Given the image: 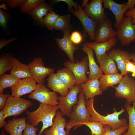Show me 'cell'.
Returning a JSON list of instances; mask_svg holds the SVG:
<instances>
[{
  "label": "cell",
  "mask_w": 135,
  "mask_h": 135,
  "mask_svg": "<svg viewBox=\"0 0 135 135\" xmlns=\"http://www.w3.org/2000/svg\"><path fill=\"white\" fill-rule=\"evenodd\" d=\"M37 85L32 77L20 79L11 88V95L20 98L24 94H31L35 89Z\"/></svg>",
  "instance_id": "obj_13"
},
{
  "label": "cell",
  "mask_w": 135,
  "mask_h": 135,
  "mask_svg": "<svg viewBox=\"0 0 135 135\" xmlns=\"http://www.w3.org/2000/svg\"><path fill=\"white\" fill-rule=\"evenodd\" d=\"M11 17L9 13L5 12L2 9H0V26L5 33L8 35L10 33L8 24Z\"/></svg>",
  "instance_id": "obj_36"
},
{
  "label": "cell",
  "mask_w": 135,
  "mask_h": 135,
  "mask_svg": "<svg viewBox=\"0 0 135 135\" xmlns=\"http://www.w3.org/2000/svg\"><path fill=\"white\" fill-rule=\"evenodd\" d=\"M26 124L22 135H36V132L38 130V128L27 122Z\"/></svg>",
  "instance_id": "obj_39"
},
{
  "label": "cell",
  "mask_w": 135,
  "mask_h": 135,
  "mask_svg": "<svg viewBox=\"0 0 135 135\" xmlns=\"http://www.w3.org/2000/svg\"><path fill=\"white\" fill-rule=\"evenodd\" d=\"M14 76L4 74L0 76V93H3L4 90L8 87L11 88L20 80Z\"/></svg>",
  "instance_id": "obj_31"
},
{
  "label": "cell",
  "mask_w": 135,
  "mask_h": 135,
  "mask_svg": "<svg viewBox=\"0 0 135 135\" xmlns=\"http://www.w3.org/2000/svg\"><path fill=\"white\" fill-rule=\"evenodd\" d=\"M131 54L132 59L135 64V53L134 52H132L131 53Z\"/></svg>",
  "instance_id": "obj_50"
},
{
  "label": "cell",
  "mask_w": 135,
  "mask_h": 135,
  "mask_svg": "<svg viewBox=\"0 0 135 135\" xmlns=\"http://www.w3.org/2000/svg\"><path fill=\"white\" fill-rule=\"evenodd\" d=\"M126 132H125L124 133H123L121 135H126Z\"/></svg>",
  "instance_id": "obj_53"
},
{
  "label": "cell",
  "mask_w": 135,
  "mask_h": 135,
  "mask_svg": "<svg viewBox=\"0 0 135 135\" xmlns=\"http://www.w3.org/2000/svg\"><path fill=\"white\" fill-rule=\"evenodd\" d=\"M53 8L52 6L45 2L40 4L28 14L34 20L36 24L43 26L44 25V18L48 12L52 10Z\"/></svg>",
  "instance_id": "obj_25"
},
{
  "label": "cell",
  "mask_w": 135,
  "mask_h": 135,
  "mask_svg": "<svg viewBox=\"0 0 135 135\" xmlns=\"http://www.w3.org/2000/svg\"><path fill=\"white\" fill-rule=\"evenodd\" d=\"M108 55L116 62L118 68L122 75L128 74L126 70V64L128 60L132 59L131 54L119 49H113L108 53Z\"/></svg>",
  "instance_id": "obj_17"
},
{
  "label": "cell",
  "mask_w": 135,
  "mask_h": 135,
  "mask_svg": "<svg viewBox=\"0 0 135 135\" xmlns=\"http://www.w3.org/2000/svg\"><path fill=\"white\" fill-rule=\"evenodd\" d=\"M33 104L30 100L11 95L2 110L5 118L10 116H16L21 114Z\"/></svg>",
  "instance_id": "obj_4"
},
{
  "label": "cell",
  "mask_w": 135,
  "mask_h": 135,
  "mask_svg": "<svg viewBox=\"0 0 135 135\" xmlns=\"http://www.w3.org/2000/svg\"><path fill=\"white\" fill-rule=\"evenodd\" d=\"M124 14L126 16H129L132 18V23L135 24V7L132 10H127Z\"/></svg>",
  "instance_id": "obj_44"
},
{
  "label": "cell",
  "mask_w": 135,
  "mask_h": 135,
  "mask_svg": "<svg viewBox=\"0 0 135 135\" xmlns=\"http://www.w3.org/2000/svg\"><path fill=\"white\" fill-rule=\"evenodd\" d=\"M46 2L44 0H26L19 7V10L22 13L28 14L42 3Z\"/></svg>",
  "instance_id": "obj_34"
},
{
  "label": "cell",
  "mask_w": 135,
  "mask_h": 135,
  "mask_svg": "<svg viewBox=\"0 0 135 135\" xmlns=\"http://www.w3.org/2000/svg\"><path fill=\"white\" fill-rule=\"evenodd\" d=\"M56 74L61 81L70 90L76 84V79L72 72L65 68L57 71Z\"/></svg>",
  "instance_id": "obj_28"
},
{
  "label": "cell",
  "mask_w": 135,
  "mask_h": 135,
  "mask_svg": "<svg viewBox=\"0 0 135 135\" xmlns=\"http://www.w3.org/2000/svg\"><path fill=\"white\" fill-rule=\"evenodd\" d=\"M63 32L64 34L63 38H60L55 37L56 41L59 48L66 53L70 61L73 63H75L74 54L78 48L70 40L71 32Z\"/></svg>",
  "instance_id": "obj_19"
},
{
  "label": "cell",
  "mask_w": 135,
  "mask_h": 135,
  "mask_svg": "<svg viewBox=\"0 0 135 135\" xmlns=\"http://www.w3.org/2000/svg\"><path fill=\"white\" fill-rule=\"evenodd\" d=\"M70 14L60 15L54 24V29L60 30L63 32H71L72 30V26L70 21Z\"/></svg>",
  "instance_id": "obj_30"
},
{
  "label": "cell",
  "mask_w": 135,
  "mask_h": 135,
  "mask_svg": "<svg viewBox=\"0 0 135 135\" xmlns=\"http://www.w3.org/2000/svg\"><path fill=\"white\" fill-rule=\"evenodd\" d=\"M132 106L126 103L124 107L128 116V126L126 135H135V101L132 103Z\"/></svg>",
  "instance_id": "obj_29"
},
{
  "label": "cell",
  "mask_w": 135,
  "mask_h": 135,
  "mask_svg": "<svg viewBox=\"0 0 135 135\" xmlns=\"http://www.w3.org/2000/svg\"><path fill=\"white\" fill-rule=\"evenodd\" d=\"M117 39L115 36L105 42H98L95 41L93 42H87L84 44L94 50L96 54L98 62L103 54L110 52V49L116 44Z\"/></svg>",
  "instance_id": "obj_18"
},
{
  "label": "cell",
  "mask_w": 135,
  "mask_h": 135,
  "mask_svg": "<svg viewBox=\"0 0 135 135\" xmlns=\"http://www.w3.org/2000/svg\"><path fill=\"white\" fill-rule=\"evenodd\" d=\"M58 97L56 92L50 91L43 84H37L35 89L28 96V98L36 100L40 103L51 105L58 104Z\"/></svg>",
  "instance_id": "obj_7"
},
{
  "label": "cell",
  "mask_w": 135,
  "mask_h": 135,
  "mask_svg": "<svg viewBox=\"0 0 135 135\" xmlns=\"http://www.w3.org/2000/svg\"><path fill=\"white\" fill-rule=\"evenodd\" d=\"M88 0H84L83 1L81 7H84V8L88 4Z\"/></svg>",
  "instance_id": "obj_49"
},
{
  "label": "cell",
  "mask_w": 135,
  "mask_h": 135,
  "mask_svg": "<svg viewBox=\"0 0 135 135\" xmlns=\"http://www.w3.org/2000/svg\"><path fill=\"white\" fill-rule=\"evenodd\" d=\"M128 124L116 130H112L110 127L108 125H105V131L103 135H121L128 129Z\"/></svg>",
  "instance_id": "obj_37"
},
{
  "label": "cell",
  "mask_w": 135,
  "mask_h": 135,
  "mask_svg": "<svg viewBox=\"0 0 135 135\" xmlns=\"http://www.w3.org/2000/svg\"><path fill=\"white\" fill-rule=\"evenodd\" d=\"M135 64L129 60L127 61L126 64V70L127 72H132Z\"/></svg>",
  "instance_id": "obj_45"
},
{
  "label": "cell",
  "mask_w": 135,
  "mask_h": 135,
  "mask_svg": "<svg viewBox=\"0 0 135 135\" xmlns=\"http://www.w3.org/2000/svg\"><path fill=\"white\" fill-rule=\"evenodd\" d=\"M132 76L134 77H135V65L134 66V69L133 70V71L132 72Z\"/></svg>",
  "instance_id": "obj_51"
},
{
  "label": "cell",
  "mask_w": 135,
  "mask_h": 135,
  "mask_svg": "<svg viewBox=\"0 0 135 135\" xmlns=\"http://www.w3.org/2000/svg\"><path fill=\"white\" fill-rule=\"evenodd\" d=\"M63 116L61 111L58 110L51 127L44 130L43 135H69L67 130H64L66 120Z\"/></svg>",
  "instance_id": "obj_16"
},
{
  "label": "cell",
  "mask_w": 135,
  "mask_h": 135,
  "mask_svg": "<svg viewBox=\"0 0 135 135\" xmlns=\"http://www.w3.org/2000/svg\"><path fill=\"white\" fill-rule=\"evenodd\" d=\"M116 90L115 96L117 98H125L130 104L135 101V80L126 75L123 77Z\"/></svg>",
  "instance_id": "obj_6"
},
{
  "label": "cell",
  "mask_w": 135,
  "mask_h": 135,
  "mask_svg": "<svg viewBox=\"0 0 135 135\" xmlns=\"http://www.w3.org/2000/svg\"><path fill=\"white\" fill-rule=\"evenodd\" d=\"M13 66L10 74L18 78L21 79L32 78L28 65L24 64L16 58L12 56Z\"/></svg>",
  "instance_id": "obj_23"
},
{
  "label": "cell",
  "mask_w": 135,
  "mask_h": 135,
  "mask_svg": "<svg viewBox=\"0 0 135 135\" xmlns=\"http://www.w3.org/2000/svg\"><path fill=\"white\" fill-rule=\"evenodd\" d=\"M5 118L4 117V113L3 111L1 110L0 112V128L4 126L7 122L5 120Z\"/></svg>",
  "instance_id": "obj_46"
},
{
  "label": "cell",
  "mask_w": 135,
  "mask_h": 135,
  "mask_svg": "<svg viewBox=\"0 0 135 135\" xmlns=\"http://www.w3.org/2000/svg\"><path fill=\"white\" fill-rule=\"evenodd\" d=\"M95 41L102 42L116 36V31L113 28L112 21L107 16L98 23L95 31Z\"/></svg>",
  "instance_id": "obj_12"
},
{
  "label": "cell",
  "mask_w": 135,
  "mask_h": 135,
  "mask_svg": "<svg viewBox=\"0 0 135 135\" xmlns=\"http://www.w3.org/2000/svg\"><path fill=\"white\" fill-rule=\"evenodd\" d=\"M50 4L51 6L55 4L58 2H63L66 3L68 6L69 10L71 12L74 11L72 6H74L75 10L78 9L79 5L72 0H49Z\"/></svg>",
  "instance_id": "obj_38"
},
{
  "label": "cell",
  "mask_w": 135,
  "mask_h": 135,
  "mask_svg": "<svg viewBox=\"0 0 135 135\" xmlns=\"http://www.w3.org/2000/svg\"><path fill=\"white\" fill-rule=\"evenodd\" d=\"M98 62L102 71L105 74L118 73L114 61L109 56L107 52L102 56Z\"/></svg>",
  "instance_id": "obj_27"
},
{
  "label": "cell",
  "mask_w": 135,
  "mask_h": 135,
  "mask_svg": "<svg viewBox=\"0 0 135 135\" xmlns=\"http://www.w3.org/2000/svg\"><path fill=\"white\" fill-rule=\"evenodd\" d=\"M81 90L80 84H75L70 90L66 96L58 97V105L64 116L69 114L72 112V108L78 102L77 96Z\"/></svg>",
  "instance_id": "obj_9"
},
{
  "label": "cell",
  "mask_w": 135,
  "mask_h": 135,
  "mask_svg": "<svg viewBox=\"0 0 135 135\" xmlns=\"http://www.w3.org/2000/svg\"><path fill=\"white\" fill-rule=\"evenodd\" d=\"M0 135H6L4 132V130L2 129L1 131V133Z\"/></svg>",
  "instance_id": "obj_52"
},
{
  "label": "cell",
  "mask_w": 135,
  "mask_h": 135,
  "mask_svg": "<svg viewBox=\"0 0 135 135\" xmlns=\"http://www.w3.org/2000/svg\"><path fill=\"white\" fill-rule=\"evenodd\" d=\"M64 65L74 74L76 79V84H80L89 80L86 74L88 68L87 56L84 57L80 61L77 60L76 63H73L70 61H65Z\"/></svg>",
  "instance_id": "obj_8"
},
{
  "label": "cell",
  "mask_w": 135,
  "mask_h": 135,
  "mask_svg": "<svg viewBox=\"0 0 135 135\" xmlns=\"http://www.w3.org/2000/svg\"><path fill=\"white\" fill-rule=\"evenodd\" d=\"M116 30L117 38L122 45H128L135 42V24L130 17L124 18Z\"/></svg>",
  "instance_id": "obj_5"
},
{
  "label": "cell",
  "mask_w": 135,
  "mask_h": 135,
  "mask_svg": "<svg viewBox=\"0 0 135 135\" xmlns=\"http://www.w3.org/2000/svg\"><path fill=\"white\" fill-rule=\"evenodd\" d=\"M58 105H51L40 103L38 108L32 111L26 112L27 122L34 126L36 127L42 122V126L38 135H41L44 130L52 126V120L59 109Z\"/></svg>",
  "instance_id": "obj_1"
},
{
  "label": "cell",
  "mask_w": 135,
  "mask_h": 135,
  "mask_svg": "<svg viewBox=\"0 0 135 135\" xmlns=\"http://www.w3.org/2000/svg\"><path fill=\"white\" fill-rule=\"evenodd\" d=\"M81 90L83 92L86 100L94 98L102 94L100 88L99 80H88L80 84Z\"/></svg>",
  "instance_id": "obj_22"
},
{
  "label": "cell",
  "mask_w": 135,
  "mask_h": 135,
  "mask_svg": "<svg viewBox=\"0 0 135 135\" xmlns=\"http://www.w3.org/2000/svg\"><path fill=\"white\" fill-rule=\"evenodd\" d=\"M28 65L32 78L37 84H44L45 78L54 70V68L44 66L42 59L40 57L35 58Z\"/></svg>",
  "instance_id": "obj_10"
},
{
  "label": "cell",
  "mask_w": 135,
  "mask_h": 135,
  "mask_svg": "<svg viewBox=\"0 0 135 135\" xmlns=\"http://www.w3.org/2000/svg\"><path fill=\"white\" fill-rule=\"evenodd\" d=\"M26 118H13L8 120L4 127V130L10 135H22L26 125Z\"/></svg>",
  "instance_id": "obj_21"
},
{
  "label": "cell",
  "mask_w": 135,
  "mask_h": 135,
  "mask_svg": "<svg viewBox=\"0 0 135 135\" xmlns=\"http://www.w3.org/2000/svg\"><path fill=\"white\" fill-rule=\"evenodd\" d=\"M82 50L87 54L88 58V66L90 70L88 79L99 80L103 74L102 72L95 61L93 50L84 44H83Z\"/></svg>",
  "instance_id": "obj_20"
},
{
  "label": "cell",
  "mask_w": 135,
  "mask_h": 135,
  "mask_svg": "<svg viewBox=\"0 0 135 135\" xmlns=\"http://www.w3.org/2000/svg\"><path fill=\"white\" fill-rule=\"evenodd\" d=\"M11 95L9 94H4L0 93V110H2L7 102L8 98Z\"/></svg>",
  "instance_id": "obj_42"
},
{
  "label": "cell",
  "mask_w": 135,
  "mask_h": 135,
  "mask_svg": "<svg viewBox=\"0 0 135 135\" xmlns=\"http://www.w3.org/2000/svg\"><path fill=\"white\" fill-rule=\"evenodd\" d=\"M121 74H103L99 80L100 88L102 92L106 90L109 87L119 83L123 77Z\"/></svg>",
  "instance_id": "obj_26"
},
{
  "label": "cell",
  "mask_w": 135,
  "mask_h": 135,
  "mask_svg": "<svg viewBox=\"0 0 135 135\" xmlns=\"http://www.w3.org/2000/svg\"><path fill=\"white\" fill-rule=\"evenodd\" d=\"M47 85L53 91L57 92L62 96H65L70 90L57 76L52 73L48 76L47 79Z\"/></svg>",
  "instance_id": "obj_24"
},
{
  "label": "cell",
  "mask_w": 135,
  "mask_h": 135,
  "mask_svg": "<svg viewBox=\"0 0 135 135\" xmlns=\"http://www.w3.org/2000/svg\"><path fill=\"white\" fill-rule=\"evenodd\" d=\"M12 56L6 54L0 58V76L5 74L7 71L11 70L12 66Z\"/></svg>",
  "instance_id": "obj_32"
},
{
  "label": "cell",
  "mask_w": 135,
  "mask_h": 135,
  "mask_svg": "<svg viewBox=\"0 0 135 135\" xmlns=\"http://www.w3.org/2000/svg\"><path fill=\"white\" fill-rule=\"evenodd\" d=\"M94 100V98H92L86 101L87 109L91 116L90 121L98 122L104 125H109L111 129L113 130H116L127 124V120L125 118L120 119L119 118V116L125 111L123 107L118 112L114 108V112L113 113L107 114L106 116H103L99 114L95 109Z\"/></svg>",
  "instance_id": "obj_2"
},
{
  "label": "cell",
  "mask_w": 135,
  "mask_h": 135,
  "mask_svg": "<svg viewBox=\"0 0 135 135\" xmlns=\"http://www.w3.org/2000/svg\"><path fill=\"white\" fill-rule=\"evenodd\" d=\"M84 125L90 128L91 135H103L105 131L104 125L98 122L89 121L82 123L80 126Z\"/></svg>",
  "instance_id": "obj_33"
},
{
  "label": "cell",
  "mask_w": 135,
  "mask_h": 135,
  "mask_svg": "<svg viewBox=\"0 0 135 135\" xmlns=\"http://www.w3.org/2000/svg\"><path fill=\"white\" fill-rule=\"evenodd\" d=\"M126 3L128 10H132L135 7V0H129Z\"/></svg>",
  "instance_id": "obj_47"
},
{
  "label": "cell",
  "mask_w": 135,
  "mask_h": 135,
  "mask_svg": "<svg viewBox=\"0 0 135 135\" xmlns=\"http://www.w3.org/2000/svg\"><path fill=\"white\" fill-rule=\"evenodd\" d=\"M72 13L80 20L83 28V36H87V34L92 40L95 39V31L98 23L88 16L84 12L80 5L77 10H74Z\"/></svg>",
  "instance_id": "obj_11"
},
{
  "label": "cell",
  "mask_w": 135,
  "mask_h": 135,
  "mask_svg": "<svg viewBox=\"0 0 135 135\" xmlns=\"http://www.w3.org/2000/svg\"><path fill=\"white\" fill-rule=\"evenodd\" d=\"M102 0H92L83 9L89 17L98 23L106 18L107 16L102 6Z\"/></svg>",
  "instance_id": "obj_14"
},
{
  "label": "cell",
  "mask_w": 135,
  "mask_h": 135,
  "mask_svg": "<svg viewBox=\"0 0 135 135\" xmlns=\"http://www.w3.org/2000/svg\"><path fill=\"white\" fill-rule=\"evenodd\" d=\"M78 98V102L74 106L72 112L66 115L70 120L66 122L65 128L69 134L73 126L74 129L76 130L82 123L89 121L91 117L86 107L85 96L82 90Z\"/></svg>",
  "instance_id": "obj_3"
},
{
  "label": "cell",
  "mask_w": 135,
  "mask_h": 135,
  "mask_svg": "<svg viewBox=\"0 0 135 135\" xmlns=\"http://www.w3.org/2000/svg\"><path fill=\"white\" fill-rule=\"evenodd\" d=\"M26 0H0V3H6L7 6L11 8H14L17 6L19 7L23 4Z\"/></svg>",
  "instance_id": "obj_40"
},
{
  "label": "cell",
  "mask_w": 135,
  "mask_h": 135,
  "mask_svg": "<svg viewBox=\"0 0 135 135\" xmlns=\"http://www.w3.org/2000/svg\"><path fill=\"white\" fill-rule=\"evenodd\" d=\"M70 39L73 44H78L82 42V37L79 32L74 31L70 34Z\"/></svg>",
  "instance_id": "obj_41"
},
{
  "label": "cell",
  "mask_w": 135,
  "mask_h": 135,
  "mask_svg": "<svg viewBox=\"0 0 135 135\" xmlns=\"http://www.w3.org/2000/svg\"><path fill=\"white\" fill-rule=\"evenodd\" d=\"M104 8H106L111 10L114 16L116 22L115 28L117 30L124 18L123 16L126 12L128 10L126 3L124 2L120 4L113 0H102Z\"/></svg>",
  "instance_id": "obj_15"
},
{
  "label": "cell",
  "mask_w": 135,
  "mask_h": 135,
  "mask_svg": "<svg viewBox=\"0 0 135 135\" xmlns=\"http://www.w3.org/2000/svg\"><path fill=\"white\" fill-rule=\"evenodd\" d=\"M6 6L7 5L5 3L1 4L0 5V8H2L5 10H7L8 9V8L6 7Z\"/></svg>",
  "instance_id": "obj_48"
},
{
  "label": "cell",
  "mask_w": 135,
  "mask_h": 135,
  "mask_svg": "<svg viewBox=\"0 0 135 135\" xmlns=\"http://www.w3.org/2000/svg\"><path fill=\"white\" fill-rule=\"evenodd\" d=\"M16 38H10L8 40H6L4 39H0V50L5 46L8 45L13 40H16Z\"/></svg>",
  "instance_id": "obj_43"
},
{
  "label": "cell",
  "mask_w": 135,
  "mask_h": 135,
  "mask_svg": "<svg viewBox=\"0 0 135 135\" xmlns=\"http://www.w3.org/2000/svg\"><path fill=\"white\" fill-rule=\"evenodd\" d=\"M59 16L53 10L48 12L44 18V25L50 30H54V24Z\"/></svg>",
  "instance_id": "obj_35"
}]
</instances>
